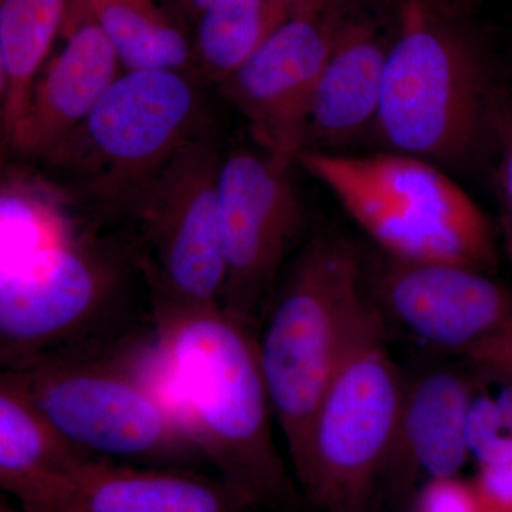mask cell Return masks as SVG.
<instances>
[{
  "label": "cell",
  "mask_w": 512,
  "mask_h": 512,
  "mask_svg": "<svg viewBox=\"0 0 512 512\" xmlns=\"http://www.w3.org/2000/svg\"><path fill=\"white\" fill-rule=\"evenodd\" d=\"M296 163L335 195L390 259L467 265L490 274L495 268L490 220L440 165L389 150L367 156L306 150Z\"/></svg>",
  "instance_id": "4"
},
{
  "label": "cell",
  "mask_w": 512,
  "mask_h": 512,
  "mask_svg": "<svg viewBox=\"0 0 512 512\" xmlns=\"http://www.w3.org/2000/svg\"><path fill=\"white\" fill-rule=\"evenodd\" d=\"M491 141L497 147L495 184L505 237L512 252V106L500 93H497L494 101Z\"/></svg>",
  "instance_id": "22"
},
{
  "label": "cell",
  "mask_w": 512,
  "mask_h": 512,
  "mask_svg": "<svg viewBox=\"0 0 512 512\" xmlns=\"http://www.w3.org/2000/svg\"><path fill=\"white\" fill-rule=\"evenodd\" d=\"M222 158L208 138L178 148L128 207L146 244L153 316L222 306L227 262L218 205Z\"/></svg>",
  "instance_id": "7"
},
{
  "label": "cell",
  "mask_w": 512,
  "mask_h": 512,
  "mask_svg": "<svg viewBox=\"0 0 512 512\" xmlns=\"http://www.w3.org/2000/svg\"><path fill=\"white\" fill-rule=\"evenodd\" d=\"M153 318L163 392L202 458L252 504L281 501L289 480L255 326L222 306Z\"/></svg>",
  "instance_id": "1"
},
{
  "label": "cell",
  "mask_w": 512,
  "mask_h": 512,
  "mask_svg": "<svg viewBox=\"0 0 512 512\" xmlns=\"http://www.w3.org/2000/svg\"><path fill=\"white\" fill-rule=\"evenodd\" d=\"M215 0H174L175 5L178 6L184 13H187L191 18L198 19L205 12Z\"/></svg>",
  "instance_id": "26"
},
{
  "label": "cell",
  "mask_w": 512,
  "mask_h": 512,
  "mask_svg": "<svg viewBox=\"0 0 512 512\" xmlns=\"http://www.w3.org/2000/svg\"><path fill=\"white\" fill-rule=\"evenodd\" d=\"M404 380L373 305L348 356L322 397L301 460L303 493L322 512H367L392 460Z\"/></svg>",
  "instance_id": "6"
},
{
  "label": "cell",
  "mask_w": 512,
  "mask_h": 512,
  "mask_svg": "<svg viewBox=\"0 0 512 512\" xmlns=\"http://www.w3.org/2000/svg\"><path fill=\"white\" fill-rule=\"evenodd\" d=\"M390 43L370 20H343L313 96L303 151L338 153L373 133Z\"/></svg>",
  "instance_id": "15"
},
{
  "label": "cell",
  "mask_w": 512,
  "mask_h": 512,
  "mask_svg": "<svg viewBox=\"0 0 512 512\" xmlns=\"http://www.w3.org/2000/svg\"><path fill=\"white\" fill-rule=\"evenodd\" d=\"M340 0H299L247 62L220 84L259 148L288 163L305 150L309 111L342 25Z\"/></svg>",
  "instance_id": "10"
},
{
  "label": "cell",
  "mask_w": 512,
  "mask_h": 512,
  "mask_svg": "<svg viewBox=\"0 0 512 512\" xmlns=\"http://www.w3.org/2000/svg\"><path fill=\"white\" fill-rule=\"evenodd\" d=\"M64 45L40 70L22 120L6 143L25 156L50 157L120 76L109 37L84 0H72Z\"/></svg>",
  "instance_id": "14"
},
{
  "label": "cell",
  "mask_w": 512,
  "mask_h": 512,
  "mask_svg": "<svg viewBox=\"0 0 512 512\" xmlns=\"http://www.w3.org/2000/svg\"><path fill=\"white\" fill-rule=\"evenodd\" d=\"M119 262L106 249L64 238L2 268L0 362L16 370L86 353L119 301Z\"/></svg>",
  "instance_id": "9"
},
{
  "label": "cell",
  "mask_w": 512,
  "mask_h": 512,
  "mask_svg": "<svg viewBox=\"0 0 512 512\" xmlns=\"http://www.w3.org/2000/svg\"><path fill=\"white\" fill-rule=\"evenodd\" d=\"M372 309L359 256L339 238L309 242L276 293L258 348L293 466L301 460L322 397Z\"/></svg>",
  "instance_id": "3"
},
{
  "label": "cell",
  "mask_w": 512,
  "mask_h": 512,
  "mask_svg": "<svg viewBox=\"0 0 512 512\" xmlns=\"http://www.w3.org/2000/svg\"><path fill=\"white\" fill-rule=\"evenodd\" d=\"M473 483L488 512H512V458L481 464Z\"/></svg>",
  "instance_id": "24"
},
{
  "label": "cell",
  "mask_w": 512,
  "mask_h": 512,
  "mask_svg": "<svg viewBox=\"0 0 512 512\" xmlns=\"http://www.w3.org/2000/svg\"><path fill=\"white\" fill-rule=\"evenodd\" d=\"M200 97L187 73L123 72L82 126L50 156L77 171L94 195L128 204L200 136Z\"/></svg>",
  "instance_id": "8"
},
{
  "label": "cell",
  "mask_w": 512,
  "mask_h": 512,
  "mask_svg": "<svg viewBox=\"0 0 512 512\" xmlns=\"http://www.w3.org/2000/svg\"><path fill=\"white\" fill-rule=\"evenodd\" d=\"M377 296L404 332L466 359L512 333V289L473 266L390 259Z\"/></svg>",
  "instance_id": "12"
},
{
  "label": "cell",
  "mask_w": 512,
  "mask_h": 512,
  "mask_svg": "<svg viewBox=\"0 0 512 512\" xmlns=\"http://www.w3.org/2000/svg\"><path fill=\"white\" fill-rule=\"evenodd\" d=\"M476 387L451 367L429 370L404 382L393 458L430 478L458 476L471 457L467 420Z\"/></svg>",
  "instance_id": "16"
},
{
  "label": "cell",
  "mask_w": 512,
  "mask_h": 512,
  "mask_svg": "<svg viewBox=\"0 0 512 512\" xmlns=\"http://www.w3.org/2000/svg\"><path fill=\"white\" fill-rule=\"evenodd\" d=\"M291 167L262 148L222 158L218 205L227 262L222 309L255 328L301 222Z\"/></svg>",
  "instance_id": "11"
},
{
  "label": "cell",
  "mask_w": 512,
  "mask_h": 512,
  "mask_svg": "<svg viewBox=\"0 0 512 512\" xmlns=\"http://www.w3.org/2000/svg\"><path fill=\"white\" fill-rule=\"evenodd\" d=\"M3 373L90 456L175 468L204 460L158 379L134 363L86 352Z\"/></svg>",
  "instance_id": "5"
},
{
  "label": "cell",
  "mask_w": 512,
  "mask_h": 512,
  "mask_svg": "<svg viewBox=\"0 0 512 512\" xmlns=\"http://www.w3.org/2000/svg\"><path fill=\"white\" fill-rule=\"evenodd\" d=\"M72 0H0V113L3 136L16 130Z\"/></svg>",
  "instance_id": "17"
},
{
  "label": "cell",
  "mask_w": 512,
  "mask_h": 512,
  "mask_svg": "<svg viewBox=\"0 0 512 512\" xmlns=\"http://www.w3.org/2000/svg\"><path fill=\"white\" fill-rule=\"evenodd\" d=\"M414 512H488L474 483L458 476L430 478L417 495Z\"/></svg>",
  "instance_id": "23"
},
{
  "label": "cell",
  "mask_w": 512,
  "mask_h": 512,
  "mask_svg": "<svg viewBox=\"0 0 512 512\" xmlns=\"http://www.w3.org/2000/svg\"><path fill=\"white\" fill-rule=\"evenodd\" d=\"M109 37L123 67L187 73L195 60L183 30L168 18L156 0H84Z\"/></svg>",
  "instance_id": "20"
},
{
  "label": "cell",
  "mask_w": 512,
  "mask_h": 512,
  "mask_svg": "<svg viewBox=\"0 0 512 512\" xmlns=\"http://www.w3.org/2000/svg\"><path fill=\"white\" fill-rule=\"evenodd\" d=\"M505 379H510V377H505ZM510 380H512V379H510Z\"/></svg>",
  "instance_id": "28"
},
{
  "label": "cell",
  "mask_w": 512,
  "mask_h": 512,
  "mask_svg": "<svg viewBox=\"0 0 512 512\" xmlns=\"http://www.w3.org/2000/svg\"><path fill=\"white\" fill-rule=\"evenodd\" d=\"M497 93L463 25L436 0H403L372 133L384 150L463 167L491 141Z\"/></svg>",
  "instance_id": "2"
},
{
  "label": "cell",
  "mask_w": 512,
  "mask_h": 512,
  "mask_svg": "<svg viewBox=\"0 0 512 512\" xmlns=\"http://www.w3.org/2000/svg\"><path fill=\"white\" fill-rule=\"evenodd\" d=\"M498 377L503 386L497 392L476 389L468 413V448L480 466L512 458V380Z\"/></svg>",
  "instance_id": "21"
},
{
  "label": "cell",
  "mask_w": 512,
  "mask_h": 512,
  "mask_svg": "<svg viewBox=\"0 0 512 512\" xmlns=\"http://www.w3.org/2000/svg\"><path fill=\"white\" fill-rule=\"evenodd\" d=\"M6 494L25 512H242L254 505L221 478L93 456Z\"/></svg>",
  "instance_id": "13"
},
{
  "label": "cell",
  "mask_w": 512,
  "mask_h": 512,
  "mask_svg": "<svg viewBox=\"0 0 512 512\" xmlns=\"http://www.w3.org/2000/svg\"><path fill=\"white\" fill-rule=\"evenodd\" d=\"M90 457L55 429L5 373L0 376V485L67 470Z\"/></svg>",
  "instance_id": "18"
},
{
  "label": "cell",
  "mask_w": 512,
  "mask_h": 512,
  "mask_svg": "<svg viewBox=\"0 0 512 512\" xmlns=\"http://www.w3.org/2000/svg\"><path fill=\"white\" fill-rule=\"evenodd\" d=\"M299 0H215L197 19L194 55L208 80L221 84L254 55Z\"/></svg>",
  "instance_id": "19"
},
{
  "label": "cell",
  "mask_w": 512,
  "mask_h": 512,
  "mask_svg": "<svg viewBox=\"0 0 512 512\" xmlns=\"http://www.w3.org/2000/svg\"><path fill=\"white\" fill-rule=\"evenodd\" d=\"M468 360L491 375L512 379V333L494 340Z\"/></svg>",
  "instance_id": "25"
},
{
  "label": "cell",
  "mask_w": 512,
  "mask_h": 512,
  "mask_svg": "<svg viewBox=\"0 0 512 512\" xmlns=\"http://www.w3.org/2000/svg\"><path fill=\"white\" fill-rule=\"evenodd\" d=\"M0 512H16L13 510L12 505L8 503V501L5 500V498H2V501H0Z\"/></svg>",
  "instance_id": "27"
}]
</instances>
